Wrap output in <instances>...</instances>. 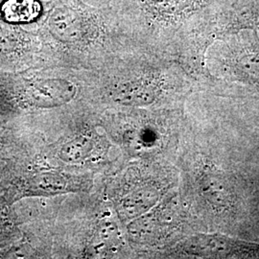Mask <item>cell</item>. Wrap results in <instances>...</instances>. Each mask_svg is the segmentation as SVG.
Segmentation results:
<instances>
[{
	"instance_id": "6da1fadb",
	"label": "cell",
	"mask_w": 259,
	"mask_h": 259,
	"mask_svg": "<svg viewBox=\"0 0 259 259\" xmlns=\"http://www.w3.org/2000/svg\"><path fill=\"white\" fill-rule=\"evenodd\" d=\"M72 97V88L67 87L65 82L61 81L44 82L34 88L31 93V101L41 108L60 106L69 101Z\"/></svg>"
},
{
	"instance_id": "7a4b0ae2",
	"label": "cell",
	"mask_w": 259,
	"mask_h": 259,
	"mask_svg": "<svg viewBox=\"0 0 259 259\" xmlns=\"http://www.w3.org/2000/svg\"><path fill=\"white\" fill-rule=\"evenodd\" d=\"M157 98L156 88L149 83L126 84L114 93V100L128 106H146Z\"/></svg>"
},
{
	"instance_id": "3957f363",
	"label": "cell",
	"mask_w": 259,
	"mask_h": 259,
	"mask_svg": "<svg viewBox=\"0 0 259 259\" xmlns=\"http://www.w3.org/2000/svg\"><path fill=\"white\" fill-rule=\"evenodd\" d=\"M158 200V192L154 188H142L127 197L121 204V213L126 218L138 217L148 211Z\"/></svg>"
},
{
	"instance_id": "277c9868",
	"label": "cell",
	"mask_w": 259,
	"mask_h": 259,
	"mask_svg": "<svg viewBox=\"0 0 259 259\" xmlns=\"http://www.w3.org/2000/svg\"><path fill=\"white\" fill-rule=\"evenodd\" d=\"M93 148V142L90 139H75L66 143L62 148L60 151V157L67 163L80 162L91 154Z\"/></svg>"
},
{
	"instance_id": "5b68a950",
	"label": "cell",
	"mask_w": 259,
	"mask_h": 259,
	"mask_svg": "<svg viewBox=\"0 0 259 259\" xmlns=\"http://www.w3.org/2000/svg\"><path fill=\"white\" fill-rule=\"evenodd\" d=\"M118 241V231L111 223H105L100 227L93 239V250L95 251H105Z\"/></svg>"
},
{
	"instance_id": "8992f818",
	"label": "cell",
	"mask_w": 259,
	"mask_h": 259,
	"mask_svg": "<svg viewBox=\"0 0 259 259\" xmlns=\"http://www.w3.org/2000/svg\"><path fill=\"white\" fill-rule=\"evenodd\" d=\"M66 183L64 178L53 174H41L38 178V186L46 191H61L64 189Z\"/></svg>"
}]
</instances>
